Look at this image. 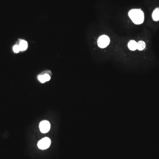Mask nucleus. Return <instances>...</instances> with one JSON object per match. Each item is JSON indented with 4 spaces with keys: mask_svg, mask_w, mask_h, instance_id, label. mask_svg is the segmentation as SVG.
Listing matches in <instances>:
<instances>
[{
    "mask_svg": "<svg viewBox=\"0 0 159 159\" xmlns=\"http://www.w3.org/2000/svg\"><path fill=\"white\" fill-rule=\"evenodd\" d=\"M128 15L133 23L136 24H141L144 21V14L141 9H131Z\"/></svg>",
    "mask_w": 159,
    "mask_h": 159,
    "instance_id": "nucleus-1",
    "label": "nucleus"
},
{
    "mask_svg": "<svg viewBox=\"0 0 159 159\" xmlns=\"http://www.w3.org/2000/svg\"><path fill=\"white\" fill-rule=\"evenodd\" d=\"M110 43V39L106 35H102L98 39V45L101 48H104L107 47Z\"/></svg>",
    "mask_w": 159,
    "mask_h": 159,
    "instance_id": "nucleus-2",
    "label": "nucleus"
},
{
    "mask_svg": "<svg viewBox=\"0 0 159 159\" xmlns=\"http://www.w3.org/2000/svg\"><path fill=\"white\" fill-rule=\"evenodd\" d=\"M51 144V140L48 138H43L41 140H40L38 143V148L42 149L44 150L48 148L50 146Z\"/></svg>",
    "mask_w": 159,
    "mask_h": 159,
    "instance_id": "nucleus-3",
    "label": "nucleus"
},
{
    "mask_svg": "<svg viewBox=\"0 0 159 159\" xmlns=\"http://www.w3.org/2000/svg\"><path fill=\"white\" fill-rule=\"evenodd\" d=\"M50 128V123L47 120L42 121L39 124V129L41 132L45 134L48 132Z\"/></svg>",
    "mask_w": 159,
    "mask_h": 159,
    "instance_id": "nucleus-4",
    "label": "nucleus"
},
{
    "mask_svg": "<svg viewBox=\"0 0 159 159\" xmlns=\"http://www.w3.org/2000/svg\"><path fill=\"white\" fill-rule=\"evenodd\" d=\"M138 43L134 40H131L128 44V47L129 49L132 51H134L137 49Z\"/></svg>",
    "mask_w": 159,
    "mask_h": 159,
    "instance_id": "nucleus-5",
    "label": "nucleus"
},
{
    "mask_svg": "<svg viewBox=\"0 0 159 159\" xmlns=\"http://www.w3.org/2000/svg\"><path fill=\"white\" fill-rule=\"evenodd\" d=\"M152 18L155 21H159V7L154 10L152 14Z\"/></svg>",
    "mask_w": 159,
    "mask_h": 159,
    "instance_id": "nucleus-6",
    "label": "nucleus"
},
{
    "mask_svg": "<svg viewBox=\"0 0 159 159\" xmlns=\"http://www.w3.org/2000/svg\"><path fill=\"white\" fill-rule=\"evenodd\" d=\"M19 47H20V51H24L26 50V49L28 47V44L27 41L23 40H20L19 44Z\"/></svg>",
    "mask_w": 159,
    "mask_h": 159,
    "instance_id": "nucleus-7",
    "label": "nucleus"
},
{
    "mask_svg": "<svg viewBox=\"0 0 159 159\" xmlns=\"http://www.w3.org/2000/svg\"><path fill=\"white\" fill-rule=\"evenodd\" d=\"M137 45V49L139 50H143L145 49L146 47V44L145 42L143 41H140L138 42Z\"/></svg>",
    "mask_w": 159,
    "mask_h": 159,
    "instance_id": "nucleus-8",
    "label": "nucleus"
},
{
    "mask_svg": "<svg viewBox=\"0 0 159 159\" xmlns=\"http://www.w3.org/2000/svg\"><path fill=\"white\" fill-rule=\"evenodd\" d=\"M38 79L42 83H44L47 82L46 80L45 79V77L44 76V75H40L38 77Z\"/></svg>",
    "mask_w": 159,
    "mask_h": 159,
    "instance_id": "nucleus-9",
    "label": "nucleus"
},
{
    "mask_svg": "<svg viewBox=\"0 0 159 159\" xmlns=\"http://www.w3.org/2000/svg\"><path fill=\"white\" fill-rule=\"evenodd\" d=\"M13 50L15 53H18L20 51L19 46L17 45H15L13 47Z\"/></svg>",
    "mask_w": 159,
    "mask_h": 159,
    "instance_id": "nucleus-10",
    "label": "nucleus"
},
{
    "mask_svg": "<svg viewBox=\"0 0 159 159\" xmlns=\"http://www.w3.org/2000/svg\"><path fill=\"white\" fill-rule=\"evenodd\" d=\"M43 75H44V76L45 77V79H46V81H49L50 80V76L49 75V74L46 73V74H43Z\"/></svg>",
    "mask_w": 159,
    "mask_h": 159,
    "instance_id": "nucleus-11",
    "label": "nucleus"
}]
</instances>
